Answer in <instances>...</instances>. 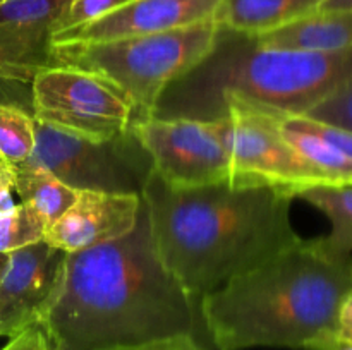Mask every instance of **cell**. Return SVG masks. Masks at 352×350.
Instances as JSON below:
<instances>
[{
    "label": "cell",
    "instance_id": "cell-24",
    "mask_svg": "<svg viewBox=\"0 0 352 350\" xmlns=\"http://www.w3.org/2000/svg\"><path fill=\"white\" fill-rule=\"evenodd\" d=\"M2 350H52V347L41 326L34 325L12 336Z\"/></svg>",
    "mask_w": 352,
    "mask_h": 350
},
{
    "label": "cell",
    "instance_id": "cell-21",
    "mask_svg": "<svg viewBox=\"0 0 352 350\" xmlns=\"http://www.w3.org/2000/svg\"><path fill=\"white\" fill-rule=\"evenodd\" d=\"M129 2H133V0H71L55 23L54 34L81 26V24L91 23V21L107 16V14L120 9Z\"/></svg>",
    "mask_w": 352,
    "mask_h": 350
},
{
    "label": "cell",
    "instance_id": "cell-13",
    "mask_svg": "<svg viewBox=\"0 0 352 350\" xmlns=\"http://www.w3.org/2000/svg\"><path fill=\"white\" fill-rule=\"evenodd\" d=\"M222 0H133L91 23L54 34L52 41H109L146 36L215 21Z\"/></svg>",
    "mask_w": 352,
    "mask_h": 350
},
{
    "label": "cell",
    "instance_id": "cell-2",
    "mask_svg": "<svg viewBox=\"0 0 352 350\" xmlns=\"http://www.w3.org/2000/svg\"><path fill=\"white\" fill-rule=\"evenodd\" d=\"M141 198L158 257L192 301L302 240L294 198L272 185L175 189L150 168Z\"/></svg>",
    "mask_w": 352,
    "mask_h": 350
},
{
    "label": "cell",
    "instance_id": "cell-6",
    "mask_svg": "<svg viewBox=\"0 0 352 350\" xmlns=\"http://www.w3.org/2000/svg\"><path fill=\"white\" fill-rule=\"evenodd\" d=\"M31 91L34 120L52 129L96 143L129 132L131 100L93 72L52 65L34 75Z\"/></svg>",
    "mask_w": 352,
    "mask_h": 350
},
{
    "label": "cell",
    "instance_id": "cell-27",
    "mask_svg": "<svg viewBox=\"0 0 352 350\" xmlns=\"http://www.w3.org/2000/svg\"><path fill=\"white\" fill-rule=\"evenodd\" d=\"M318 10H352V0H323Z\"/></svg>",
    "mask_w": 352,
    "mask_h": 350
},
{
    "label": "cell",
    "instance_id": "cell-23",
    "mask_svg": "<svg viewBox=\"0 0 352 350\" xmlns=\"http://www.w3.org/2000/svg\"><path fill=\"white\" fill-rule=\"evenodd\" d=\"M98 350H205L195 338L191 333L186 335H174L167 338L148 340L141 343H127V345H113L105 347Z\"/></svg>",
    "mask_w": 352,
    "mask_h": 350
},
{
    "label": "cell",
    "instance_id": "cell-9",
    "mask_svg": "<svg viewBox=\"0 0 352 350\" xmlns=\"http://www.w3.org/2000/svg\"><path fill=\"white\" fill-rule=\"evenodd\" d=\"M129 132L119 139L96 143L60 132L34 120V150L31 160L47 167L72 189L141 194L150 170H140L124 148Z\"/></svg>",
    "mask_w": 352,
    "mask_h": 350
},
{
    "label": "cell",
    "instance_id": "cell-1",
    "mask_svg": "<svg viewBox=\"0 0 352 350\" xmlns=\"http://www.w3.org/2000/svg\"><path fill=\"white\" fill-rule=\"evenodd\" d=\"M192 302L158 257L143 202L126 237L65 254L38 326L52 350H98L192 333Z\"/></svg>",
    "mask_w": 352,
    "mask_h": 350
},
{
    "label": "cell",
    "instance_id": "cell-17",
    "mask_svg": "<svg viewBox=\"0 0 352 350\" xmlns=\"http://www.w3.org/2000/svg\"><path fill=\"white\" fill-rule=\"evenodd\" d=\"M14 191L21 202L33 206L45 216L48 226L57 222L78 198V189L64 184L47 167L28 158L26 161L10 165Z\"/></svg>",
    "mask_w": 352,
    "mask_h": 350
},
{
    "label": "cell",
    "instance_id": "cell-16",
    "mask_svg": "<svg viewBox=\"0 0 352 350\" xmlns=\"http://www.w3.org/2000/svg\"><path fill=\"white\" fill-rule=\"evenodd\" d=\"M329 216L332 230L329 235L315 239L316 247L329 259H351L352 254V184L351 182H327L301 189L296 194Z\"/></svg>",
    "mask_w": 352,
    "mask_h": 350
},
{
    "label": "cell",
    "instance_id": "cell-19",
    "mask_svg": "<svg viewBox=\"0 0 352 350\" xmlns=\"http://www.w3.org/2000/svg\"><path fill=\"white\" fill-rule=\"evenodd\" d=\"M48 222L38 209L19 202L12 211L0 216V253L9 254L45 239Z\"/></svg>",
    "mask_w": 352,
    "mask_h": 350
},
{
    "label": "cell",
    "instance_id": "cell-25",
    "mask_svg": "<svg viewBox=\"0 0 352 350\" xmlns=\"http://www.w3.org/2000/svg\"><path fill=\"white\" fill-rule=\"evenodd\" d=\"M14 182L12 172L9 165H0V216L12 211L16 208V202L12 198Z\"/></svg>",
    "mask_w": 352,
    "mask_h": 350
},
{
    "label": "cell",
    "instance_id": "cell-10",
    "mask_svg": "<svg viewBox=\"0 0 352 350\" xmlns=\"http://www.w3.org/2000/svg\"><path fill=\"white\" fill-rule=\"evenodd\" d=\"M65 254L45 240L9 253L0 280V336L12 338L40 325L60 283Z\"/></svg>",
    "mask_w": 352,
    "mask_h": 350
},
{
    "label": "cell",
    "instance_id": "cell-30",
    "mask_svg": "<svg viewBox=\"0 0 352 350\" xmlns=\"http://www.w3.org/2000/svg\"><path fill=\"white\" fill-rule=\"evenodd\" d=\"M0 165H6V163H3V161H2V158H0Z\"/></svg>",
    "mask_w": 352,
    "mask_h": 350
},
{
    "label": "cell",
    "instance_id": "cell-8",
    "mask_svg": "<svg viewBox=\"0 0 352 350\" xmlns=\"http://www.w3.org/2000/svg\"><path fill=\"white\" fill-rule=\"evenodd\" d=\"M222 120H133L129 134L148 154L151 168L175 189L232 182V161L222 139Z\"/></svg>",
    "mask_w": 352,
    "mask_h": 350
},
{
    "label": "cell",
    "instance_id": "cell-3",
    "mask_svg": "<svg viewBox=\"0 0 352 350\" xmlns=\"http://www.w3.org/2000/svg\"><path fill=\"white\" fill-rule=\"evenodd\" d=\"M351 290L352 259L332 261L315 239L301 240L203 295L199 311L219 350H320Z\"/></svg>",
    "mask_w": 352,
    "mask_h": 350
},
{
    "label": "cell",
    "instance_id": "cell-29",
    "mask_svg": "<svg viewBox=\"0 0 352 350\" xmlns=\"http://www.w3.org/2000/svg\"><path fill=\"white\" fill-rule=\"evenodd\" d=\"M7 263H9V254H3V253H0V280H2L3 273H6Z\"/></svg>",
    "mask_w": 352,
    "mask_h": 350
},
{
    "label": "cell",
    "instance_id": "cell-4",
    "mask_svg": "<svg viewBox=\"0 0 352 350\" xmlns=\"http://www.w3.org/2000/svg\"><path fill=\"white\" fill-rule=\"evenodd\" d=\"M351 78L352 48L336 54L268 48L219 26L208 57L165 89L155 117L217 120L229 95L305 113Z\"/></svg>",
    "mask_w": 352,
    "mask_h": 350
},
{
    "label": "cell",
    "instance_id": "cell-15",
    "mask_svg": "<svg viewBox=\"0 0 352 350\" xmlns=\"http://www.w3.org/2000/svg\"><path fill=\"white\" fill-rule=\"evenodd\" d=\"M323 0H222L215 23L229 31L261 36L315 12Z\"/></svg>",
    "mask_w": 352,
    "mask_h": 350
},
{
    "label": "cell",
    "instance_id": "cell-5",
    "mask_svg": "<svg viewBox=\"0 0 352 350\" xmlns=\"http://www.w3.org/2000/svg\"><path fill=\"white\" fill-rule=\"evenodd\" d=\"M215 21L146 36L109 41H52L54 65L93 72L133 103V120L155 117L165 89L210 55Z\"/></svg>",
    "mask_w": 352,
    "mask_h": 350
},
{
    "label": "cell",
    "instance_id": "cell-14",
    "mask_svg": "<svg viewBox=\"0 0 352 350\" xmlns=\"http://www.w3.org/2000/svg\"><path fill=\"white\" fill-rule=\"evenodd\" d=\"M268 48L336 54L352 48V10H318L278 30L253 36Z\"/></svg>",
    "mask_w": 352,
    "mask_h": 350
},
{
    "label": "cell",
    "instance_id": "cell-31",
    "mask_svg": "<svg viewBox=\"0 0 352 350\" xmlns=\"http://www.w3.org/2000/svg\"><path fill=\"white\" fill-rule=\"evenodd\" d=\"M3 2V0H0V3H2Z\"/></svg>",
    "mask_w": 352,
    "mask_h": 350
},
{
    "label": "cell",
    "instance_id": "cell-26",
    "mask_svg": "<svg viewBox=\"0 0 352 350\" xmlns=\"http://www.w3.org/2000/svg\"><path fill=\"white\" fill-rule=\"evenodd\" d=\"M337 338L352 343V290L347 294L340 307L339 321H337Z\"/></svg>",
    "mask_w": 352,
    "mask_h": 350
},
{
    "label": "cell",
    "instance_id": "cell-11",
    "mask_svg": "<svg viewBox=\"0 0 352 350\" xmlns=\"http://www.w3.org/2000/svg\"><path fill=\"white\" fill-rule=\"evenodd\" d=\"M71 0H3L0 3V79L31 82L52 67V36Z\"/></svg>",
    "mask_w": 352,
    "mask_h": 350
},
{
    "label": "cell",
    "instance_id": "cell-28",
    "mask_svg": "<svg viewBox=\"0 0 352 350\" xmlns=\"http://www.w3.org/2000/svg\"><path fill=\"white\" fill-rule=\"evenodd\" d=\"M320 350H352V343L342 342V340L337 338L336 335L333 338H330L329 342L323 343V345L320 347Z\"/></svg>",
    "mask_w": 352,
    "mask_h": 350
},
{
    "label": "cell",
    "instance_id": "cell-12",
    "mask_svg": "<svg viewBox=\"0 0 352 350\" xmlns=\"http://www.w3.org/2000/svg\"><path fill=\"white\" fill-rule=\"evenodd\" d=\"M143 198L136 192L78 189L71 208L48 226L45 242L64 253H78L122 239L140 218Z\"/></svg>",
    "mask_w": 352,
    "mask_h": 350
},
{
    "label": "cell",
    "instance_id": "cell-7",
    "mask_svg": "<svg viewBox=\"0 0 352 350\" xmlns=\"http://www.w3.org/2000/svg\"><path fill=\"white\" fill-rule=\"evenodd\" d=\"M220 120V134L232 161V184L272 185L296 198L308 185L329 182L246 100L223 96Z\"/></svg>",
    "mask_w": 352,
    "mask_h": 350
},
{
    "label": "cell",
    "instance_id": "cell-20",
    "mask_svg": "<svg viewBox=\"0 0 352 350\" xmlns=\"http://www.w3.org/2000/svg\"><path fill=\"white\" fill-rule=\"evenodd\" d=\"M302 115L352 130V78L342 82L327 98L316 103Z\"/></svg>",
    "mask_w": 352,
    "mask_h": 350
},
{
    "label": "cell",
    "instance_id": "cell-32",
    "mask_svg": "<svg viewBox=\"0 0 352 350\" xmlns=\"http://www.w3.org/2000/svg\"><path fill=\"white\" fill-rule=\"evenodd\" d=\"M349 182H351V184H352V178H351V180H349Z\"/></svg>",
    "mask_w": 352,
    "mask_h": 350
},
{
    "label": "cell",
    "instance_id": "cell-22",
    "mask_svg": "<svg viewBox=\"0 0 352 350\" xmlns=\"http://www.w3.org/2000/svg\"><path fill=\"white\" fill-rule=\"evenodd\" d=\"M299 119H301L302 126H305L309 132L318 136L320 139H323L327 144H330V146L336 148L337 151H340L344 156L352 160V130L332 126V124L320 122V120L306 117L302 115V113H299Z\"/></svg>",
    "mask_w": 352,
    "mask_h": 350
},
{
    "label": "cell",
    "instance_id": "cell-18",
    "mask_svg": "<svg viewBox=\"0 0 352 350\" xmlns=\"http://www.w3.org/2000/svg\"><path fill=\"white\" fill-rule=\"evenodd\" d=\"M34 150V117L16 105L0 103V158L6 165L26 161Z\"/></svg>",
    "mask_w": 352,
    "mask_h": 350
}]
</instances>
